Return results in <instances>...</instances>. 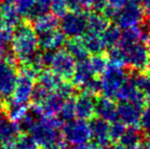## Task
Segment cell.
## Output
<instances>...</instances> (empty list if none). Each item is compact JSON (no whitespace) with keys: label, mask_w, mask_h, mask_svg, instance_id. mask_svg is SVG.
I'll return each instance as SVG.
<instances>
[{"label":"cell","mask_w":150,"mask_h":149,"mask_svg":"<svg viewBox=\"0 0 150 149\" xmlns=\"http://www.w3.org/2000/svg\"><path fill=\"white\" fill-rule=\"evenodd\" d=\"M104 42L105 46H106V49L109 48L115 47V46L119 45L120 41V37H122V29L119 26H117L115 24L109 25L106 29H105L104 32L101 34Z\"/></svg>","instance_id":"4316f807"},{"label":"cell","mask_w":150,"mask_h":149,"mask_svg":"<svg viewBox=\"0 0 150 149\" xmlns=\"http://www.w3.org/2000/svg\"><path fill=\"white\" fill-rule=\"evenodd\" d=\"M22 13L16 5L4 2L0 6V22L5 26L16 29L22 24Z\"/></svg>","instance_id":"d6986e66"},{"label":"cell","mask_w":150,"mask_h":149,"mask_svg":"<svg viewBox=\"0 0 150 149\" xmlns=\"http://www.w3.org/2000/svg\"><path fill=\"white\" fill-rule=\"evenodd\" d=\"M2 96L0 95V110L1 109H3V107H4V102H3V100H2Z\"/></svg>","instance_id":"f6af8a7d"},{"label":"cell","mask_w":150,"mask_h":149,"mask_svg":"<svg viewBox=\"0 0 150 149\" xmlns=\"http://www.w3.org/2000/svg\"><path fill=\"white\" fill-rule=\"evenodd\" d=\"M76 100V117L82 119H91L95 115L96 109V96L87 92H82L75 98Z\"/></svg>","instance_id":"4fadbf2b"},{"label":"cell","mask_w":150,"mask_h":149,"mask_svg":"<svg viewBox=\"0 0 150 149\" xmlns=\"http://www.w3.org/2000/svg\"><path fill=\"white\" fill-rule=\"evenodd\" d=\"M29 112L28 104H16L10 102L7 108V117L13 123L20 124Z\"/></svg>","instance_id":"83f0119b"},{"label":"cell","mask_w":150,"mask_h":149,"mask_svg":"<svg viewBox=\"0 0 150 149\" xmlns=\"http://www.w3.org/2000/svg\"><path fill=\"white\" fill-rule=\"evenodd\" d=\"M146 18L142 5L137 1H130L117 10L113 22L122 30L140 25Z\"/></svg>","instance_id":"52a82bcc"},{"label":"cell","mask_w":150,"mask_h":149,"mask_svg":"<svg viewBox=\"0 0 150 149\" xmlns=\"http://www.w3.org/2000/svg\"><path fill=\"white\" fill-rule=\"evenodd\" d=\"M106 6V0H91V9L96 12H102Z\"/></svg>","instance_id":"f35d334b"},{"label":"cell","mask_w":150,"mask_h":149,"mask_svg":"<svg viewBox=\"0 0 150 149\" xmlns=\"http://www.w3.org/2000/svg\"><path fill=\"white\" fill-rule=\"evenodd\" d=\"M140 149H150V139H148L147 141L143 142Z\"/></svg>","instance_id":"7bdbcfd3"},{"label":"cell","mask_w":150,"mask_h":149,"mask_svg":"<svg viewBox=\"0 0 150 149\" xmlns=\"http://www.w3.org/2000/svg\"><path fill=\"white\" fill-rule=\"evenodd\" d=\"M37 77L33 72L26 68H23L18 75L13 91L10 95V102L16 104H28L32 100L35 90V78Z\"/></svg>","instance_id":"5b68a950"},{"label":"cell","mask_w":150,"mask_h":149,"mask_svg":"<svg viewBox=\"0 0 150 149\" xmlns=\"http://www.w3.org/2000/svg\"><path fill=\"white\" fill-rule=\"evenodd\" d=\"M59 26L58 18L53 13H42L40 16H36L33 20V28L38 34V36H42L47 33L56 30Z\"/></svg>","instance_id":"ac0fdd59"},{"label":"cell","mask_w":150,"mask_h":149,"mask_svg":"<svg viewBox=\"0 0 150 149\" xmlns=\"http://www.w3.org/2000/svg\"><path fill=\"white\" fill-rule=\"evenodd\" d=\"M67 36L61 30L52 31L50 33H47L45 35L39 36V44L40 47L44 50V51H51L54 52L56 50L61 49V47L65 45L67 42Z\"/></svg>","instance_id":"2e32d148"},{"label":"cell","mask_w":150,"mask_h":149,"mask_svg":"<svg viewBox=\"0 0 150 149\" xmlns=\"http://www.w3.org/2000/svg\"><path fill=\"white\" fill-rule=\"evenodd\" d=\"M63 79L57 76L52 70H43L38 75V85L50 92H55Z\"/></svg>","instance_id":"cb8c5ba5"},{"label":"cell","mask_w":150,"mask_h":149,"mask_svg":"<svg viewBox=\"0 0 150 149\" xmlns=\"http://www.w3.org/2000/svg\"><path fill=\"white\" fill-rule=\"evenodd\" d=\"M91 134L94 144L100 149H106L112 144L110 139V123L106 121L100 117H93L90 121Z\"/></svg>","instance_id":"7c38bea8"},{"label":"cell","mask_w":150,"mask_h":149,"mask_svg":"<svg viewBox=\"0 0 150 149\" xmlns=\"http://www.w3.org/2000/svg\"><path fill=\"white\" fill-rule=\"evenodd\" d=\"M148 41H149V44H150V31H149V35H148Z\"/></svg>","instance_id":"bcb514c9"},{"label":"cell","mask_w":150,"mask_h":149,"mask_svg":"<svg viewBox=\"0 0 150 149\" xmlns=\"http://www.w3.org/2000/svg\"><path fill=\"white\" fill-rule=\"evenodd\" d=\"M88 13L87 11L67 12L61 18L60 30L67 37H82L87 32Z\"/></svg>","instance_id":"ba28073f"},{"label":"cell","mask_w":150,"mask_h":149,"mask_svg":"<svg viewBox=\"0 0 150 149\" xmlns=\"http://www.w3.org/2000/svg\"><path fill=\"white\" fill-rule=\"evenodd\" d=\"M49 66L61 79L69 80L71 79L75 74L77 60L67 51V49H59L52 52Z\"/></svg>","instance_id":"9c48e42d"},{"label":"cell","mask_w":150,"mask_h":149,"mask_svg":"<svg viewBox=\"0 0 150 149\" xmlns=\"http://www.w3.org/2000/svg\"><path fill=\"white\" fill-rule=\"evenodd\" d=\"M93 77H96V76L93 74L92 70H91L89 62H88V58L87 59L77 61L75 74H74L73 78H71L73 84L76 87L83 88L85 86V84L89 80L92 79Z\"/></svg>","instance_id":"ffe728a7"},{"label":"cell","mask_w":150,"mask_h":149,"mask_svg":"<svg viewBox=\"0 0 150 149\" xmlns=\"http://www.w3.org/2000/svg\"><path fill=\"white\" fill-rule=\"evenodd\" d=\"M60 117L64 121H71L76 117V100L75 97L65 99L60 110Z\"/></svg>","instance_id":"4dcf8cb0"},{"label":"cell","mask_w":150,"mask_h":149,"mask_svg":"<svg viewBox=\"0 0 150 149\" xmlns=\"http://www.w3.org/2000/svg\"><path fill=\"white\" fill-rule=\"evenodd\" d=\"M130 1H132V0H106L107 5H108L109 7L115 9V10L122 8V6H125L127 3H129Z\"/></svg>","instance_id":"ab89813d"},{"label":"cell","mask_w":150,"mask_h":149,"mask_svg":"<svg viewBox=\"0 0 150 149\" xmlns=\"http://www.w3.org/2000/svg\"><path fill=\"white\" fill-rule=\"evenodd\" d=\"M42 149H45V148H42Z\"/></svg>","instance_id":"7dc6e473"},{"label":"cell","mask_w":150,"mask_h":149,"mask_svg":"<svg viewBox=\"0 0 150 149\" xmlns=\"http://www.w3.org/2000/svg\"><path fill=\"white\" fill-rule=\"evenodd\" d=\"M133 77L146 102H150V71H137L133 74Z\"/></svg>","instance_id":"484cf974"},{"label":"cell","mask_w":150,"mask_h":149,"mask_svg":"<svg viewBox=\"0 0 150 149\" xmlns=\"http://www.w3.org/2000/svg\"><path fill=\"white\" fill-rule=\"evenodd\" d=\"M95 114L109 123L117 121V105L115 100L108 97L97 98Z\"/></svg>","instance_id":"9a60e30c"},{"label":"cell","mask_w":150,"mask_h":149,"mask_svg":"<svg viewBox=\"0 0 150 149\" xmlns=\"http://www.w3.org/2000/svg\"><path fill=\"white\" fill-rule=\"evenodd\" d=\"M126 66L109 62L106 70L101 75V93L105 97L115 100L117 98V92L124 82L129 77L130 73L126 71Z\"/></svg>","instance_id":"3957f363"},{"label":"cell","mask_w":150,"mask_h":149,"mask_svg":"<svg viewBox=\"0 0 150 149\" xmlns=\"http://www.w3.org/2000/svg\"><path fill=\"white\" fill-rule=\"evenodd\" d=\"M115 99L119 100V101H132L141 104L146 103V99H145L143 94L141 93L140 90L137 87L133 74L129 75L127 80L124 82L120 91L117 92Z\"/></svg>","instance_id":"5bb4252c"},{"label":"cell","mask_w":150,"mask_h":149,"mask_svg":"<svg viewBox=\"0 0 150 149\" xmlns=\"http://www.w3.org/2000/svg\"><path fill=\"white\" fill-rule=\"evenodd\" d=\"M126 129H127V126L124 125L119 119L113 121V123H110L109 134H110V139L112 141V143L113 142H119V140L122 136V134L125 133Z\"/></svg>","instance_id":"836d02e7"},{"label":"cell","mask_w":150,"mask_h":149,"mask_svg":"<svg viewBox=\"0 0 150 149\" xmlns=\"http://www.w3.org/2000/svg\"><path fill=\"white\" fill-rule=\"evenodd\" d=\"M83 40L88 51H89V53L99 54V53H103L106 50V46H105L104 42H103L101 35L86 33L83 36Z\"/></svg>","instance_id":"d4e9b609"},{"label":"cell","mask_w":150,"mask_h":149,"mask_svg":"<svg viewBox=\"0 0 150 149\" xmlns=\"http://www.w3.org/2000/svg\"><path fill=\"white\" fill-rule=\"evenodd\" d=\"M20 132L18 124L11 121L7 117L0 115V146L8 140L16 138Z\"/></svg>","instance_id":"603a6c76"},{"label":"cell","mask_w":150,"mask_h":149,"mask_svg":"<svg viewBox=\"0 0 150 149\" xmlns=\"http://www.w3.org/2000/svg\"><path fill=\"white\" fill-rule=\"evenodd\" d=\"M65 49L77 61L87 59L89 55V51L84 43L83 38L81 37L69 38L65 42Z\"/></svg>","instance_id":"44dd1931"},{"label":"cell","mask_w":150,"mask_h":149,"mask_svg":"<svg viewBox=\"0 0 150 149\" xmlns=\"http://www.w3.org/2000/svg\"><path fill=\"white\" fill-rule=\"evenodd\" d=\"M11 53L23 64L38 53L40 48L39 36L29 24H21L16 29L11 44Z\"/></svg>","instance_id":"7a4b0ae2"},{"label":"cell","mask_w":150,"mask_h":149,"mask_svg":"<svg viewBox=\"0 0 150 149\" xmlns=\"http://www.w3.org/2000/svg\"><path fill=\"white\" fill-rule=\"evenodd\" d=\"M106 149H125V148L122 147L120 143H117V144H115V145H112V144H111V145L109 146V147H107Z\"/></svg>","instance_id":"ee69618b"},{"label":"cell","mask_w":150,"mask_h":149,"mask_svg":"<svg viewBox=\"0 0 150 149\" xmlns=\"http://www.w3.org/2000/svg\"><path fill=\"white\" fill-rule=\"evenodd\" d=\"M0 149H18V137L4 142V143L0 146Z\"/></svg>","instance_id":"60d3db41"},{"label":"cell","mask_w":150,"mask_h":149,"mask_svg":"<svg viewBox=\"0 0 150 149\" xmlns=\"http://www.w3.org/2000/svg\"><path fill=\"white\" fill-rule=\"evenodd\" d=\"M18 149H39L40 146L37 144L30 134H22L18 137Z\"/></svg>","instance_id":"d6a6232c"},{"label":"cell","mask_w":150,"mask_h":149,"mask_svg":"<svg viewBox=\"0 0 150 149\" xmlns=\"http://www.w3.org/2000/svg\"><path fill=\"white\" fill-rule=\"evenodd\" d=\"M71 149H100L98 146H96L94 143L90 144L88 143H82V144H77V145H73V147Z\"/></svg>","instance_id":"b9f144b4"},{"label":"cell","mask_w":150,"mask_h":149,"mask_svg":"<svg viewBox=\"0 0 150 149\" xmlns=\"http://www.w3.org/2000/svg\"><path fill=\"white\" fill-rule=\"evenodd\" d=\"M64 100L58 93L50 92L41 102L33 104V112L41 117H57L60 113Z\"/></svg>","instance_id":"8fae6325"},{"label":"cell","mask_w":150,"mask_h":149,"mask_svg":"<svg viewBox=\"0 0 150 149\" xmlns=\"http://www.w3.org/2000/svg\"><path fill=\"white\" fill-rule=\"evenodd\" d=\"M49 9L58 18L64 16L69 12V4L67 0H50Z\"/></svg>","instance_id":"1f68e13d"},{"label":"cell","mask_w":150,"mask_h":149,"mask_svg":"<svg viewBox=\"0 0 150 149\" xmlns=\"http://www.w3.org/2000/svg\"><path fill=\"white\" fill-rule=\"evenodd\" d=\"M67 4L73 11H87L91 9V0H67Z\"/></svg>","instance_id":"74e56055"},{"label":"cell","mask_w":150,"mask_h":149,"mask_svg":"<svg viewBox=\"0 0 150 149\" xmlns=\"http://www.w3.org/2000/svg\"><path fill=\"white\" fill-rule=\"evenodd\" d=\"M61 133L67 143L73 145L88 143L92 139L90 121L82 119L67 121L62 126Z\"/></svg>","instance_id":"8992f818"},{"label":"cell","mask_w":150,"mask_h":149,"mask_svg":"<svg viewBox=\"0 0 150 149\" xmlns=\"http://www.w3.org/2000/svg\"><path fill=\"white\" fill-rule=\"evenodd\" d=\"M74 91H75V85L67 82V80H63L55 92L64 99H69L71 97H74Z\"/></svg>","instance_id":"d590c367"},{"label":"cell","mask_w":150,"mask_h":149,"mask_svg":"<svg viewBox=\"0 0 150 149\" xmlns=\"http://www.w3.org/2000/svg\"><path fill=\"white\" fill-rule=\"evenodd\" d=\"M140 126L144 135L146 137H148V139H150V102L143 110L142 117H141L140 121Z\"/></svg>","instance_id":"8d00e7d4"},{"label":"cell","mask_w":150,"mask_h":149,"mask_svg":"<svg viewBox=\"0 0 150 149\" xmlns=\"http://www.w3.org/2000/svg\"><path fill=\"white\" fill-rule=\"evenodd\" d=\"M88 62H89V66L93 74L96 77L102 75L109 64L108 58L103 55V53L92 54L91 57H88Z\"/></svg>","instance_id":"f1b7e54d"},{"label":"cell","mask_w":150,"mask_h":149,"mask_svg":"<svg viewBox=\"0 0 150 149\" xmlns=\"http://www.w3.org/2000/svg\"><path fill=\"white\" fill-rule=\"evenodd\" d=\"M144 133L137 126L127 127L125 133L119 140V143L125 149H140L144 140Z\"/></svg>","instance_id":"e0dca14e"},{"label":"cell","mask_w":150,"mask_h":149,"mask_svg":"<svg viewBox=\"0 0 150 149\" xmlns=\"http://www.w3.org/2000/svg\"><path fill=\"white\" fill-rule=\"evenodd\" d=\"M84 92L91 94V95L97 96L99 93H101V81L98 77H93L85 84L83 88Z\"/></svg>","instance_id":"e575fe53"},{"label":"cell","mask_w":150,"mask_h":149,"mask_svg":"<svg viewBox=\"0 0 150 149\" xmlns=\"http://www.w3.org/2000/svg\"><path fill=\"white\" fill-rule=\"evenodd\" d=\"M13 34V29L5 26L0 22V52L6 51V48L10 46Z\"/></svg>","instance_id":"f546056e"},{"label":"cell","mask_w":150,"mask_h":149,"mask_svg":"<svg viewBox=\"0 0 150 149\" xmlns=\"http://www.w3.org/2000/svg\"><path fill=\"white\" fill-rule=\"evenodd\" d=\"M16 58L12 53L0 52V95L10 97L18 79Z\"/></svg>","instance_id":"277c9868"},{"label":"cell","mask_w":150,"mask_h":149,"mask_svg":"<svg viewBox=\"0 0 150 149\" xmlns=\"http://www.w3.org/2000/svg\"><path fill=\"white\" fill-rule=\"evenodd\" d=\"M144 104L132 101H120L117 104V119L127 127L140 124Z\"/></svg>","instance_id":"30bf717a"},{"label":"cell","mask_w":150,"mask_h":149,"mask_svg":"<svg viewBox=\"0 0 150 149\" xmlns=\"http://www.w3.org/2000/svg\"><path fill=\"white\" fill-rule=\"evenodd\" d=\"M109 22L110 20L100 12L95 11L93 13H88V24L86 33L101 35L105 31V29L110 25Z\"/></svg>","instance_id":"7402d4cb"},{"label":"cell","mask_w":150,"mask_h":149,"mask_svg":"<svg viewBox=\"0 0 150 149\" xmlns=\"http://www.w3.org/2000/svg\"><path fill=\"white\" fill-rule=\"evenodd\" d=\"M108 60L135 71H145L150 66V49L146 41L119 44L108 49Z\"/></svg>","instance_id":"6da1fadb"}]
</instances>
